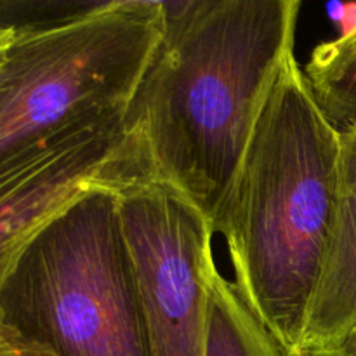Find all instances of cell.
<instances>
[{
    "label": "cell",
    "mask_w": 356,
    "mask_h": 356,
    "mask_svg": "<svg viewBox=\"0 0 356 356\" xmlns=\"http://www.w3.org/2000/svg\"><path fill=\"white\" fill-rule=\"evenodd\" d=\"M299 0L163 2L156 51L124 111L138 179L183 195L216 233L261 110L294 54Z\"/></svg>",
    "instance_id": "obj_1"
},
{
    "label": "cell",
    "mask_w": 356,
    "mask_h": 356,
    "mask_svg": "<svg viewBox=\"0 0 356 356\" xmlns=\"http://www.w3.org/2000/svg\"><path fill=\"white\" fill-rule=\"evenodd\" d=\"M343 138L287 58L261 110L216 233L250 312L289 356L302 332L341 195Z\"/></svg>",
    "instance_id": "obj_2"
},
{
    "label": "cell",
    "mask_w": 356,
    "mask_h": 356,
    "mask_svg": "<svg viewBox=\"0 0 356 356\" xmlns=\"http://www.w3.org/2000/svg\"><path fill=\"white\" fill-rule=\"evenodd\" d=\"M0 323L33 356H152L117 184H96L26 243Z\"/></svg>",
    "instance_id": "obj_3"
},
{
    "label": "cell",
    "mask_w": 356,
    "mask_h": 356,
    "mask_svg": "<svg viewBox=\"0 0 356 356\" xmlns=\"http://www.w3.org/2000/svg\"><path fill=\"white\" fill-rule=\"evenodd\" d=\"M163 31V2L82 3L14 24L0 66V165L124 115Z\"/></svg>",
    "instance_id": "obj_4"
},
{
    "label": "cell",
    "mask_w": 356,
    "mask_h": 356,
    "mask_svg": "<svg viewBox=\"0 0 356 356\" xmlns=\"http://www.w3.org/2000/svg\"><path fill=\"white\" fill-rule=\"evenodd\" d=\"M117 191L152 356H204L209 287L218 270L211 222L159 181L131 179Z\"/></svg>",
    "instance_id": "obj_5"
},
{
    "label": "cell",
    "mask_w": 356,
    "mask_h": 356,
    "mask_svg": "<svg viewBox=\"0 0 356 356\" xmlns=\"http://www.w3.org/2000/svg\"><path fill=\"white\" fill-rule=\"evenodd\" d=\"M124 115L68 132L0 165V292L26 243L96 184L136 179Z\"/></svg>",
    "instance_id": "obj_6"
},
{
    "label": "cell",
    "mask_w": 356,
    "mask_h": 356,
    "mask_svg": "<svg viewBox=\"0 0 356 356\" xmlns=\"http://www.w3.org/2000/svg\"><path fill=\"white\" fill-rule=\"evenodd\" d=\"M343 138L341 195L299 356H337L356 330V131Z\"/></svg>",
    "instance_id": "obj_7"
},
{
    "label": "cell",
    "mask_w": 356,
    "mask_h": 356,
    "mask_svg": "<svg viewBox=\"0 0 356 356\" xmlns=\"http://www.w3.org/2000/svg\"><path fill=\"white\" fill-rule=\"evenodd\" d=\"M204 356H289L219 270L209 287Z\"/></svg>",
    "instance_id": "obj_8"
},
{
    "label": "cell",
    "mask_w": 356,
    "mask_h": 356,
    "mask_svg": "<svg viewBox=\"0 0 356 356\" xmlns=\"http://www.w3.org/2000/svg\"><path fill=\"white\" fill-rule=\"evenodd\" d=\"M316 104L339 134L356 131V35L316 45L305 66Z\"/></svg>",
    "instance_id": "obj_9"
},
{
    "label": "cell",
    "mask_w": 356,
    "mask_h": 356,
    "mask_svg": "<svg viewBox=\"0 0 356 356\" xmlns=\"http://www.w3.org/2000/svg\"><path fill=\"white\" fill-rule=\"evenodd\" d=\"M327 16L337 30V38L356 35V2H330L325 6Z\"/></svg>",
    "instance_id": "obj_10"
},
{
    "label": "cell",
    "mask_w": 356,
    "mask_h": 356,
    "mask_svg": "<svg viewBox=\"0 0 356 356\" xmlns=\"http://www.w3.org/2000/svg\"><path fill=\"white\" fill-rule=\"evenodd\" d=\"M0 356H33L28 348L0 323Z\"/></svg>",
    "instance_id": "obj_11"
},
{
    "label": "cell",
    "mask_w": 356,
    "mask_h": 356,
    "mask_svg": "<svg viewBox=\"0 0 356 356\" xmlns=\"http://www.w3.org/2000/svg\"><path fill=\"white\" fill-rule=\"evenodd\" d=\"M14 37V24H0V66Z\"/></svg>",
    "instance_id": "obj_12"
},
{
    "label": "cell",
    "mask_w": 356,
    "mask_h": 356,
    "mask_svg": "<svg viewBox=\"0 0 356 356\" xmlns=\"http://www.w3.org/2000/svg\"><path fill=\"white\" fill-rule=\"evenodd\" d=\"M337 356H356V330L351 334V337L346 341V344H344L343 350Z\"/></svg>",
    "instance_id": "obj_13"
}]
</instances>
